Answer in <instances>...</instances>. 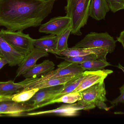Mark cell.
<instances>
[{"instance_id":"obj_1","label":"cell","mask_w":124,"mask_h":124,"mask_svg":"<svg viewBox=\"0 0 124 124\" xmlns=\"http://www.w3.org/2000/svg\"><path fill=\"white\" fill-rule=\"evenodd\" d=\"M55 0H0V26L11 31L41 25L51 13Z\"/></svg>"},{"instance_id":"obj_2","label":"cell","mask_w":124,"mask_h":124,"mask_svg":"<svg viewBox=\"0 0 124 124\" xmlns=\"http://www.w3.org/2000/svg\"><path fill=\"white\" fill-rule=\"evenodd\" d=\"M91 0H67L65 7L66 16L71 20V33L82 35L81 28L87 23Z\"/></svg>"},{"instance_id":"obj_3","label":"cell","mask_w":124,"mask_h":124,"mask_svg":"<svg viewBox=\"0 0 124 124\" xmlns=\"http://www.w3.org/2000/svg\"><path fill=\"white\" fill-rule=\"evenodd\" d=\"M104 81L79 92L81 98L78 102L85 106L86 110H92L96 107L106 111L110 109V107H108L105 103L108 99Z\"/></svg>"},{"instance_id":"obj_4","label":"cell","mask_w":124,"mask_h":124,"mask_svg":"<svg viewBox=\"0 0 124 124\" xmlns=\"http://www.w3.org/2000/svg\"><path fill=\"white\" fill-rule=\"evenodd\" d=\"M57 67V69L53 70L43 76L36 78H25L24 88L26 89L50 79L77 75L85 71L79 64L65 60L58 65Z\"/></svg>"},{"instance_id":"obj_5","label":"cell","mask_w":124,"mask_h":124,"mask_svg":"<svg viewBox=\"0 0 124 124\" xmlns=\"http://www.w3.org/2000/svg\"><path fill=\"white\" fill-rule=\"evenodd\" d=\"M0 37L18 51L26 55L35 48L34 39L22 31H11L7 29L0 30Z\"/></svg>"},{"instance_id":"obj_6","label":"cell","mask_w":124,"mask_h":124,"mask_svg":"<svg viewBox=\"0 0 124 124\" xmlns=\"http://www.w3.org/2000/svg\"><path fill=\"white\" fill-rule=\"evenodd\" d=\"M116 42L108 33L91 32L73 47L102 48L108 50V53H111L116 49Z\"/></svg>"},{"instance_id":"obj_7","label":"cell","mask_w":124,"mask_h":124,"mask_svg":"<svg viewBox=\"0 0 124 124\" xmlns=\"http://www.w3.org/2000/svg\"><path fill=\"white\" fill-rule=\"evenodd\" d=\"M35 110L29 101L18 102L12 100L0 102V115L13 117L27 116L28 113Z\"/></svg>"},{"instance_id":"obj_8","label":"cell","mask_w":124,"mask_h":124,"mask_svg":"<svg viewBox=\"0 0 124 124\" xmlns=\"http://www.w3.org/2000/svg\"><path fill=\"white\" fill-rule=\"evenodd\" d=\"M63 87V85H61L40 89L29 101L32 103L35 110L44 107L54 99Z\"/></svg>"},{"instance_id":"obj_9","label":"cell","mask_w":124,"mask_h":124,"mask_svg":"<svg viewBox=\"0 0 124 124\" xmlns=\"http://www.w3.org/2000/svg\"><path fill=\"white\" fill-rule=\"evenodd\" d=\"M71 26V20L68 17H59L51 19L48 22L41 25L39 31L46 34L59 35Z\"/></svg>"},{"instance_id":"obj_10","label":"cell","mask_w":124,"mask_h":124,"mask_svg":"<svg viewBox=\"0 0 124 124\" xmlns=\"http://www.w3.org/2000/svg\"><path fill=\"white\" fill-rule=\"evenodd\" d=\"M85 110V106L79 102L63 105L56 109L45 111L28 113L27 116H39L47 114H54L57 116L66 117H74L78 116L79 111Z\"/></svg>"},{"instance_id":"obj_11","label":"cell","mask_w":124,"mask_h":124,"mask_svg":"<svg viewBox=\"0 0 124 124\" xmlns=\"http://www.w3.org/2000/svg\"><path fill=\"white\" fill-rule=\"evenodd\" d=\"M108 53V50L102 48L72 47L61 51H57L55 54L61 57H76L94 54L97 56L99 60H106V56Z\"/></svg>"},{"instance_id":"obj_12","label":"cell","mask_w":124,"mask_h":124,"mask_svg":"<svg viewBox=\"0 0 124 124\" xmlns=\"http://www.w3.org/2000/svg\"><path fill=\"white\" fill-rule=\"evenodd\" d=\"M48 52L41 49L35 47L29 54L25 55L19 65L16 77L23 75L36 65L37 61L41 58L48 56Z\"/></svg>"},{"instance_id":"obj_13","label":"cell","mask_w":124,"mask_h":124,"mask_svg":"<svg viewBox=\"0 0 124 124\" xmlns=\"http://www.w3.org/2000/svg\"><path fill=\"white\" fill-rule=\"evenodd\" d=\"M113 73L112 70L103 69L97 71H88L87 75L77 88L72 92H79L87 88L105 80L108 75Z\"/></svg>"},{"instance_id":"obj_14","label":"cell","mask_w":124,"mask_h":124,"mask_svg":"<svg viewBox=\"0 0 124 124\" xmlns=\"http://www.w3.org/2000/svg\"><path fill=\"white\" fill-rule=\"evenodd\" d=\"M0 54L5 58L9 66L11 67L19 65L25 57L0 37Z\"/></svg>"},{"instance_id":"obj_15","label":"cell","mask_w":124,"mask_h":124,"mask_svg":"<svg viewBox=\"0 0 124 124\" xmlns=\"http://www.w3.org/2000/svg\"><path fill=\"white\" fill-rule=\"evenodd\" d=\"M110 11L106 0H91L89 16L98 21L104 19Z\"/></svg>"},{"instance_id":"obj_16","label":"cell","mask_w":124,"mask_h":124,"mask_svg":"<svg viewBox=\"0 0 124 124\" xmlns=\"http://www.w3.org/2000/svg\"><path fill=\"white\" fill-rule=\"evenodd\" d=\"M54 68V62L49 60H46L40 64L36 65L23 75L25 78H38L52 71Z\"/></svg>"},{"instance_id":"obj_17","label":"cell","mask_w":124,"mask_h":124,"mask_svg":"<svg viewBox=\"0 0 124 124\" xmlns=\"http://www.w3.org/2000/svg\"><path fill=\"white\" fill-rule=\"evenodd\" d=\"M57 36L51 34L38 39H34L33 44L36 48L55 54L57 47Z\"/></svg>"},{"instance_id":"obj_18","label":"cell","mask_w":124,"mask_h":124,"mask_svg":"<svg viewBox=\"0 0 124 124\" xmlns=\"http://www.w3.org/2000/svg\"><path fill=\"white\" fill-rule=\"evenodd\" d=\"M79 75L76 76H65V77L50 79L39 83L35 84L33 86H31L26 89H23L22 90L26 91V90H30L34 89H40L42 88L54 86H58V85H63L65 84L68 82L76 78Z\"/></svg>"},{"instance_id":"obj_19","label":"cell","mask_w":124,"mask_h":124,"mask_svg":"<svg viewBox=\"0 0 124 124\" xmlns=\"http://www.w3.org/2000/svg\"><path fill=\"white\" fill-rule=\"evenodd\" d=\"M88 72V70L85 71L81 74L68 82L65 84L63 85L62 89L61 92L57 95L54 100L58 99L63 95L73 91L87 75Z\"/></svg>"},{"instance_id":"obj_20","label":"cell","mask_w":124,"mask_h":124,"mask_svg":"<svg viewBox=\"0 0 124 124\" xmlns=\"http://www.w3.org/2000/svg\"><path fill=\"white\" fill-rule=\"evenodd\" d=\"M24 86L20 82L15 83L14 81L0 82V94L2 96H11L22 91Z\"/></svg>"},{"instance_id":"obj_21","label":"cell","mask_w":124,"mask_h":124,"mask_svg":"<svg viewBox=\"0 0 124 124\" xmlns=\"http://www.w3.org/2000/svg\"><path fill=\"white\" fill-rule=\"evenodd\" d=\"M80 65L85 71H97L104 69L110 64L106 60L97 59L86 61Z\"/></svg>"},{"instance_id":"obj_22","label":"cell","mask_w":124,"mask_h":124,"mask_svg":"<svg viewBox=\"0 0 124 124\" xmlns=\"http://www.w3.org/2000/svg\"><path fill=\"white\" fill-rule=\"evenodd\" d=\"M80 92H71L63 95L61 97L54 100L48 103L46 105L54 104L56 103H63L68 104H73L81 99Z\"/></svg>"},{"instance_id":"obj_23","label":"cell","mask_w":124,"mask_h":124,"mask_svg":"<svg viewBox=\"0 0 124 124\" xmlns=\"http://www.w3.org/2000/svg\"><path fill=\"white\" fill-rule=\"evenodd\" d=\"M34 89L26 91H22L12 95L11 100L18 102H24L29 101L39 90Z\"/></svg>"},{"instance_id":"obj_24","label":"cell","mask_w":124,"mask_h":124,"mask_svg":"<svg viewBox=\"0 0 124 124\" xmlns=\"http://www.w3.org/2000/svg\"><path fill=\"white\" fill-rule=\"evenodd\" d=\"M71 26L60 35L57 36V51H61L68 49V40L70 33H71Z\"/></svg>"},{"instance_id":"obj_25","label":"cell","mask_w":124,"mask_h":124,"mask_svg":"<svg viewBox=\"0 0 124 124\" xmlns=\"http://www.w3.org/2000/svg\"><path fill=\"white\" fill-rule=\"evenodd\" d=\"M58 57L64 59V60L74 63L76 64H79V65L88 60L99 59L97 56L94 54H91L85 56L63 57Z\"/></svg>"},{"instance_id":"obj_26","label":"cell","mask_w":124,"mask_h":124,"mask_svg":"<svg viewBox=\"0 0 124 124\" xmlns=\"http://www.w3.org/2000/svg\"><path fill=\"white\" fill-rule=\"evenodd\" d=\"M108 4L110 10L116 13L122 9H124V0H106Z\"/></svg>"},{"instance_id":"obj_27","label":"cell","mask_w":124,"mask_h":124,"mask_svg":"<svg viewBox=\"0 0 124 124\" xmlns=\"http://www.w3.org/2000/svg\"><path fill=\"white\" fill-rule=\"evenodd\" d=\"M119 89L121 93L120 95L115 99L110 102L111 105V108L116 106L119 103H124V84L119 88Z\"/></svg>"},{"instance_id":"obj_28","label":"cell","mask_w":124,"mask_h":124,"mask_svg":"<svg viewBox=\"0 0 124 124\" xmlns=\"http://www.w3.org/2000/svg\"><path fill=\"white\" fill-rule=\"evenodd\" d=\"M117 41L120 42L123 46L124 50V30L122 31L119 36L116 38Z\"/></svg>"},{"instance_id":"obj_29","label":"cell","mask_w":124,"mask_h":124,"mask_svg":"<svg viewBox=\"0 0 124 124\" xmlns=\"http://www.w3.org/2000/svg\"><path fill=\"white\" fill-rule=\"evenodd\" d=\"M8 64V62L5 58H3L0 59V70L4 66Z\"/></svg>"},{"instance_id":"obj_30","label":"cell","mask_w":124,"mask_h":124,"mask_svg":"<svg viewBox=\"0 0 124 124\" xmlns=\"http://www.w3.org/2000/svg\"><path fill=\"white\" fill-rule=\"evenodd\" d=\"M12 95L11 96H1L0 97V102L4 100H11Z\"/></svg>"},{"instance_id":"obj_31","label":"cell","mask_w":124,"mask_h":124,"mask_svg":"<svg viewBox=\"0 0 124 124\" xmlns=\"http://www.w3.org/2000/svg\"><path fill=\"white\" fill-rule=\"evenodd\" d=\"M116 67L118 68H119V69L122 70L124 73V66H122L120 63H119L118 65L116 66Z\"/></svg>"},{"instance_id":"obj_32","label":"cell","mask_w":124,"mask_h":124,"mask_svg":"<svg viewBox=\"0 0 124 124\" xmlns=\"http://www.w3.org/2000/svg\"><path fill=\"white\" fill-rule=\"evenodd\" d=\"M3 56L1 55L0 54V59H1V58H3Z\"/></svg>"},{"instance_id":"obj_33","label":"cell","mask_w":124,"mask_h":124,"mask_svg":"<svg viewBox=\"0 0 124 124\" xmlns=\"http://www.w3.org/2000/svg\"><path fill=\"white\" fill-rule=\"evenodd\" d=\"M1 96H2V95H1V94H0V97H1Z\"/></svg>"},{"instance_id":"obj_34","label":"cell","mask_w":124,"mask_h":124,"mask_svg":"<svg viewBox=\"0 0 124 124\" xmlns=\"http://www.w3.org/2000/svg\"><path fill=\"white\" fill-rule=\"evenodd\" d=\"M0 116H2V115H0Z\"/></svg>"},{"instance_id":"obj_35","label":"cell","mask_w":124,"mask_h":124,"mask_svg":"<svg viewBox=\"0 0 124 124\" xmlns=\"http://www.w3.org/2000/svg\"></svg>"}]
</instances>
